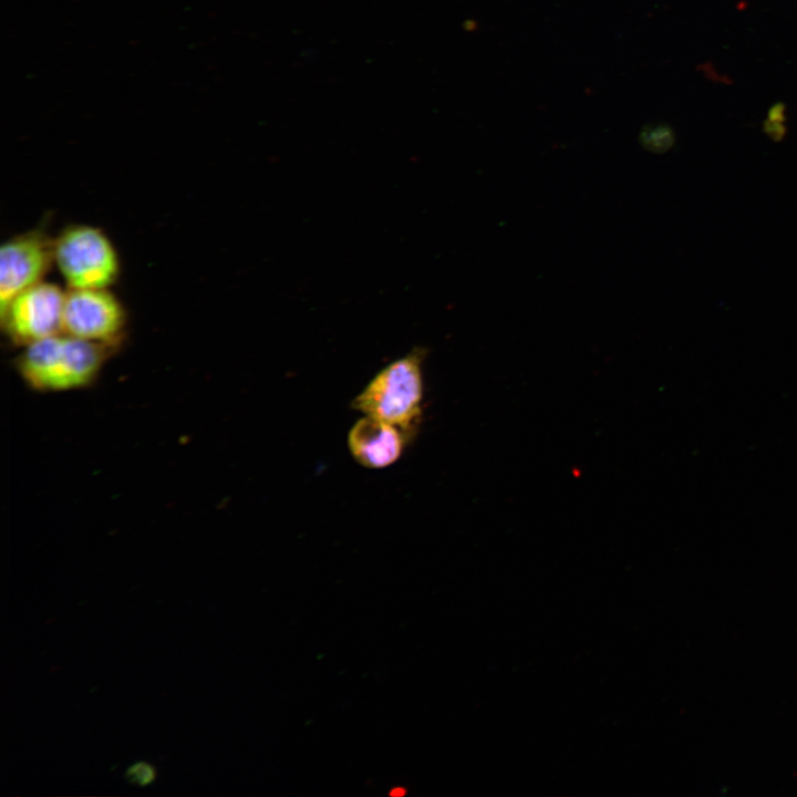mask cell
Listing matches in <instances>:
<instances>
[{"label":"cell","instance_id":"cell-8","mask_svg":"<svg viewBox=\"0 0 797 797\" xmlns=\"http://www.w3.org/2000/svg\"><path fill=\"white\" fill-rule=\"evenodd\" d=\"M155 777V768L147 762H136L132 764L126 772V778L138 786H147L152 784Z\"/></svg>","mask_w":797,"mask_h":797},{"label":"cell","instance_id":"cell-4","mask_svg":"<svg viewBox=\"0 0 797 797\" xmlns=\"http://www.w3.org/2000/svg\"><path fill=\"white\" fill-rule=\"evenodd\" d=\"M126 312L110 289H68L62 332L85 341L114 346L126 328Z\"/></svg>","mask_w":797,"mask_h":797},{"label":"cell","instance_id":"cell-1","mask_svg":"<svg viewBox=\"0 0 797 797\" xmlns=\"http://www.w3.org/2000/svg\"><path fill=\"white\" fill-rule=\"evenodd\" d=\"M108 349L60 332L22 346L18 372L25 384L38 392L84 389L97 379Z\"/></svg>","mask_w":797,"mask_h":797},{"label":"cell","instance_id":"cell-5","mask_svg":"<svg viewBox=\"0 0 797 797\" xmlns=\"http://www.w3.org/2000/svg\"><path fill=\"white\" fill-rule=\"evenodd\" d=\"M64 298L62 288L44 280L23 290L0 310L2 330L21 348L62 332Z\"/></svg>","mask_w":797,"mask_h":797},{"label":"cell","instance_id":"cell-9","mask_svg":"<svg viewBox=\"0 0 797 797\" xmlns=\"http://www.w3.org/2000/svg\"><path fill=\"white\" fill-rule=\"evenodd\" d=\"M405 794V790L403 788H394L391 791V795L394 797L403 796Z\"/></svg>","mask_w":797,"mask_h":797},{"label":"cell","instance_id":"cell-7","mask_svg":"<svg viewBox=\"0 0 797 797\" xmlns=\"http://www.w3.org/2000/svg\"><path fill=\"white\" fill-rule=\"evenodd\" d=\"M412 435L396 425L362 415L349 429L346 446L362 467L384 469L402 457Z\"/></svg>","mask_w":797,"mask_h":797},{"label":"cell","instance_id":"cell-2","mask_svg":"<svg viewBox=\"0 0 797 797\" xmlns=\"http://www.w3.org/2000/svg\"><path fill=\"white\" fill-rule=\"evenodd\" d=\"M424 348H414L377 371L354 396L351 407L414 434L424 401Z\"/></svg>","mask_w":797,"mask_h":797},{"label":"cell","instance_id":"cell-3","mask_svg":"<svg viewBox=\"0 0 797 797\" xmlns=\"http://www.w3.org/2000/svg\"><path fill=\"white\" fill-rule=\"evenodd\" d=\"M53 265L68 289H110L120 258L110 237L92 225H71L53 239Z\"/></svg>","mask_w":797,"mask_h":797},{"label":"cell","instance_id":"cell-6","mask_svg":"<svg viewBox=\"0 0 797 797\" xmlns=\"http://www.w3.org/2000/svg\"><path fill=\"white\" fill-rule=\"evenodd\" d=\"M53 265V239L30 230L0 247V310L23 290L44 280Z\"/></svg>","mask_w":797,"mask_h":797}]
</instances>
